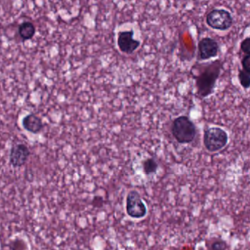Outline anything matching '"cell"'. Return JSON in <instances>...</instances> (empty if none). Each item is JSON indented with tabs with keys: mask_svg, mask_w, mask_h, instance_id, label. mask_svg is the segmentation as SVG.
Returning <instances> with one entry per match:
<instances>
[{
	"mask_svg": "<svg viewBox=\"0 0 250 250\" xmlns=\"http://www.w3.org/2000/svg\"><path fill=\"white\" fill-rule=\"evenodd\" d=\"M223 67V63L220 60L199 63L193 66L191 73L195 80L197 95L199 98H208L214 94Z\"/></svg>",
	"mask_w": 250,
	"mask_h": 250,
	"instance_id": "6da1fadb",
	"label": "cell"
},
{
	"mask_svg": "<svg viewBox=\"0 0 250 250\" xmlns=\"http://www.w3.org/2000/svg\"><path fill=\"white\" fill-rule=\"evenodd\" d=\"M171 133L179 144H189L196 138V125L186 116H179L172 123Z\"/></svg>",
	"mask_w": 250,
	"mask_h": 250,
	"instance_id": "7a4b0ae2",
	"label": "cell"
},
{
	"mask_svg": "<svg viewBox=\"0 0 250 250\" xmlns=\"http://www.w3.org/2000/svg\"><path fill=\"white\" fill-rule=\"evenodd\" d=\"M228 133L220 126H211L204 132V145L211 153L221 151L228 144Z\"/></svg>",
	"mask_w": 250,
	"mask_h": 250,
	"instance_id": "3957f363",
	"label": "cell"
},
{
	"mask_svg": "<svg viewBox=\"0 0 250 250\" xmlns=\"http://www.w3.org/2000/svg\"><path fill=\"white\" fill-rule=\"evenodd\" d=\"M126 211L129 217L135 220L144 218L148 214L146 204L136 189H132L126 195Z\"/></svg>",
	"mask_w": 250,
	"mask_h": 250,
	"instance_id": "277c9868",
	"label": "cell"
},
{
	"mask_svg": "<svg viewBox=\"0 0 250 250\" xmlns=\"http://www.w3.org/2000/svg\"><path fill=\"white\" fill-rule=\"evenodd\" d=\"M207 25L211 29L227 31L233 26V16L226 9H214L208 13L205 19Z\"/></svg>",
	"mask_w": 250,
	"mask_h": 250,
	"instance_id": "5b68a950",
	"label": "cell"
},
{
	"mask_svg": "<svg viewBox=\"0 0 250 250\" xmlns=\"http://www.w3.org/2000/svg\"><path fill=\"white\" fill-rule=\"evenodd\" d=\"M135 31H120L117 33V43L119 50L123 54L131 55L134 54L140 46L141 42L134 38Z\"/></svg>",
	"mask_w": 250,
	"mask_h": 250,
	"instance_id": "8992f818",
	"label": "cell"
},
{
	"mask_svg": "<svg viewBox=\"0 0 250 250\" xmlns=\"http://www.w3.org/2000/svg\"><path fill=\"white\" fill-rule=\"evenodd\" d=\"M220 53L219 42L214 38L205 37L198 42V60L207 61L218 57Z\"/></svg>",
	"mask_w": 250,
	"mask_h": 250,
	"instance_id": "52a82bcc",
	"label": "cell"
},
{
	"mask_svg": "<svg viewBox=\"0 0 250 250\" xmlns=\"http://www.w3.org/2000/svg\"><path fill=\"white\" fill-rule=\"evenodd\" d=\"M29 155L30 151L26 145L23 144H16L10 150V164L14 167H22L27 161Z\"/></svg>",
	"mask_w": 250,
	"mask_h": 250,
	"instance_id": "ba28073f",
	"label": "cell"
},
{
	"mask_svg": "<svg viewBox=\"0 0 250 250\" xmlns=\"http://www.w3.org/2000/svg\"><path fill=\"white\" fill-rule=\"evenodd\" d=\"M23 127L31 133L38 134L44 127L42 120L33 114H28L22 120Z\"/></svg>",
	"mask_w": 250,
	"mask_h": 250,
	"instance_id": "9c48e42d",
	"label": "cell"
},
{
	"mask_svg": "<svg viewBox=\"0 0 250 250\" xmlns=\"http://www.w3.org/2000/svg\"><path fill=\"white\" fill-rule=\"evenodd\" d=\"M36 28L32 22L25 21L18 27V33L23 41H29L35 35Z\"/></svg>",
	"mask_w": 250,
	"mask_h": 250,
	"instance_id": "30bf717a",
	"label": "cell"
},
{
	"mask_svg": "<svg viewBox=\"0 0 250 250\" xmlns=\"http://www.w3.org/2000/svg\"><path fill=\"white\" fill-rule=\"evenodd\" d=\"M159 165L154 157H148L142 160V169L144 174L146 176H151L156 174L158 170Z\"/></svg>",
	"mask_w": 250,
	"mask_h": 250,
	"instance_id": "8fae6325",
	"label": "cell"
},
{
	"mask_svg": "<svg viewBox=\"0 0 250 250\" xmlns=\"http://www.w3.org/2000/svg\"><path fill=\"white\" fill-rule=\"evenodd\" d=\"M227 242L221 238H211L206 242L207 250H227Z\"/></svg>",
	"mask_w": 250,
	"mask_h": 250,
	"instance_id": "7c38bea8",
	"label": "cell"
},
{
	"mask_svg": "<svg viewBox=\"0 0 250 250\" xmlns=\"http://www.w3.org/2000/svg\"><path fill=\"white\" fill-rule=\"evenodd\" d=\"M238 78H239V83H240L242 87L245 89H249L250 86V73H247L242 69H239Z\"/></svg>",
	"mask_w": 250,
	"mask_h": 250,
	"instance_id": "4fadbf2b",
	"label": "cell"
},
{
	"mask_svg": "<svg viewBox=\"0 0 250 250\" xmlns=\"http://www.w3.org/2000/svg\"><path fill=\"white\" fill-rule=\"evenodd\" d=\"M11 250H29L27 245L22 239H16L9 245Z\"/></svg>",
	"mask_w": 250,
	"mask_h": 250,
	"instance_id": "5bb4252c",
	"label": "cell"
},
{
	"mask_svg": "<svg viewBox=\"0 0 250 250\" xmlns=\"http://www.w3.org/2000/svg\"><path fill=\"white\" fill-rule=\"evenodd\" d=\"M240 49L245 55H250V38L247 37L240 44Z\"/></svg>",
	"mask_w": 250,
	"mask_h": 250,
	"instance_id": "9a60e30c",
	"label": "cell"
},
{
	"mask_svg": "<svg viewBox=\"0 0 250 250\" xmlns=\"http://www.w3.org/2000/svg\"><path fill=\"white\" fill-rule=\"evenodd\" d=\"M242 70L250 73V55H245L242 58Z\"/></svg>",
	"mask_w": 250,
	"mask_h": 250,
	"instance_id": "2e32d148",
	"label": "cell"
}]
</instances>
